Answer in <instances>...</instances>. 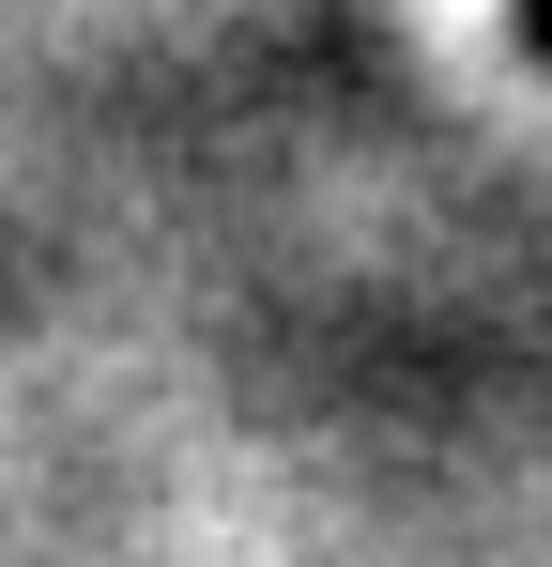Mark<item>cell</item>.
<instances>
[{
  "label": "cell",
  "mask_w": 552,
  "mask_h": 567,
  "mask_svg": "<svg viewBox=\"0 0 552 567\" xmlns=\"http://www.w3.org/2000/svg\"><path fill=\"white\" fill-rule=\"evenodd\" d=\"M522 47H538V62H552V0H522Z\"/></svg>",
  "instance_id": "cell-1"
}]
</instances>
